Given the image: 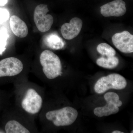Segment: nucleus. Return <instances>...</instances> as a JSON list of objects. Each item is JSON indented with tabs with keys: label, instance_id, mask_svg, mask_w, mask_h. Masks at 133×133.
I'll list each match as a JSON object with an SVG mask.
<instances>
[{
	"label": "nucleus",
	"instance_id": "1",
	"mask_svg": "<svg viewBox=\"0 0 133 133\" xmlns=\"http://www.w3.org/2000/svg\"><path fill=\"white\" fill-rule=\"evenodd\" d=\"M40 62L45 77L49 79L56 78L62 74V65L59 57L51 51L46 50L41 53Z\"/></svg>",
	"mask_w": 133,
	"mask_h": 133
},
{
	"label": "nucleus",
	"instance_id": "2",
	"mask_svg": "<svg viewBox=\"0 0 133 133\" xmlns=\"http://www.w3.org/2000/svg\"><path fill=\"white\" fill-rule=\"evenodd\" d=\"M78 113L73 108L66 107L62 109L49 111L46 113L45 117L57 127L71 125L77 118Z\"/></svg>",
	"mask_w": 133,
	"mask_h": 133
},
{
	"label": "nucleus",
	"instance_id": "3",
	"mask_svg": "<svg viewBox=\"0 0 133 133\" xmlns=\"http://www.w3.org/2000/svg\"><path fill=\"white\" fill-rule=\"evenodd\" d=\"M125 79L120 74H112L98 79L94 86V90L98 94L104 93L111 89L122 90L126 87Z\"/></svg>",
	"mask_w": 133,
	"mask_h": 133
},
{
	"label": "nucleus",
	"instance_id": "4",
	"mask_svg": "<svg viewBox=\"0 0 133 133\" xmlns=\"http://www.w3.org/2000/svg\"><path fill=\"white\" fill-rule=\"evenodd\" d=\"M43 102L42 98L35 90L29 88L22 99L21 106L28 113L37 114L42 109Z\"/></svg>",
	"mask_w": 133,
	"mask_h": 133
},
{
	"label": "nucleus",
	"instance_id": "5",
	"mask_svg": "<svg viewBox=\"0 0 133 133\" xmlns=\"http://www.w3.org/2000/svg\"><path fill=\"white\" fill-rule=\"evenodd\" d=\"M49 12L48 5L41 4L36 7L34 11V21L39 31L45 32L51 28L54 19L51 15L47 14Z\"/></svg>",
	"mask_w": 133,
	"mask_h": 133
},
{
	"label": "nucleus",
	"instance_id": "6",
	"mask_svg": "<svg viewBox=\"0 0 133 133\" xmlns=\"http://www.w3.org/2000/svg\"><path fill=\"white\" fill-rule=\"evenodd\" d=\"M23 67L22 62L16 58H4L0 61V78L17 76L22 72Z\"/></svg>",
	"mask_w": 133,
	"mask_h": 133
},
{
	"label": "nucleus",
	"instance_id": "7",
	"mask_svg": "<svg viewBox=\"0 0 133 133\" xmlns=\"http://www.w3.org/2000/svg\"><path fill=\"white\" fill-rule=\"evenodd\" d=\"M112 40L114 45L121 52L126 53L133 52V36L129 31L115 33Z\"/></svg>",
	"mask_w": 133,
	"mask_h": 133
},
{
	"label": "nucleus",
	"instance_id": "8",
	"mask_svg": "<svg viewBox=\"0 0 133 133\" xmlns=\"http://www.w3.org/2000/svg\"><path fill=\"white\" fill-rule=\"evenodd\" d=\"M126 12V3L122 0H115L101 7V13L105 17L122 16Z\"/></svg>",
	"mask_w": 133,
	"mask_h": 133
},
{
	"label": "nucleus",
	"instance_id": "9",
	"mask_svg": "<svg viewBox=\"0 0 133 133\" xmlns=\"http://www.w3.org/2000/svg\"><path fill=\"white\" fill-rule=\"evenodd\" d=\"M82 26L83 22L81 19L78 17L72 18L69 23H64L61 27L63 37L66 40L73 39L79 34Z\"/></svg>",
	"mask_w": 133,
	"mask_h": 133
},
{
	"label": "nucleus",
	"instance_id": "10",
	"mask_svg": "<svg viewBox=\"0 0 133 133\" xmlns=\"http://www.w3.org/2000/svg\"><path fill=\"white\" fill-rule=\"evenodd\" d=\"M10 27L15 35L20 38H24L28 35V29L26 23L19 17L13 15L10 17Z\"/></svg>",
	"mask_w": 133,
	"mask_h": 133
},
{
	"label": "nucleus",
	"instance_id": "11",
	"mask_svg": "<svg viewBox=\"0 0 133 133\" xmlns=\"http://www.w3.org/2000/svg\"><path fill=\"white\" fill-rule=\"evenodd\" d=\"M46 45L53 50H59L63 48L65 45L64 41L57 34L51 33L46 36L44 39Z\"/></svg>",
	"mask_w": 133,
	"mask_h": 133
},
{
	"label": "nucleus",
	"instance_id": "12",
	"mask_svg": "<svg viewBox=\"0 0 133 133\" xmlns=\"http://www.w3.org/2000/svg\"><path fill=\"white\" fill-rule=\"evenodd\" d=\"M119 107L107 102V104L104 106L95 108L94 110V113L98 117H101L115 114L119 112Z\"/></svg>",
	"mask_w": 133,
	"mask_h": 133
},
{
	"label": "nucleus",
	"instance_id": "13",
	"mask_svg": "<svg viewBox=\"0 0 133 133\" xmlns=\"http://www.w3.org/2000/svg\"><path fill=\"white\" fill-rule=\"evenodd\" d=\"M5 131L7 133H29L30 132L19 122L15 120L9 121L5 126Z\"/></svg>",
	"mask_w": 133,
	"mask_h": 133
},
{
	"label": "nucleus",
	"instance_id": "14",
	"mask_svg": "<svg viewBox=\"0 0 133 133\" xmlns=\"http://www.w3.org/2000/svg\"><path fill=\"white\" fill-rule=\"evenodd\" d=\"M96 63L98 65L103 68L113 69L118 66L119 60L118 58L115 56L107 58L101 57L97 59Z\"/></svg>",
	"mask_w": 133,
	"mask_h": 133
},
{
	"label": "nucleus",
	"instance_id": "15",
	"mask_svg": "<svg viewBox=\"0 0 133 133\" xmlns=\"http://www.w3.org/2000/svg\"><path fill=\"white\" fill-rule=\"evenodd\" d=\"M98 52L103 56L107 57L114 56L116 54L114 48L106 43H101L98 45L97 48Z\"/></svg>",
	"mask_w": 133,
	"mask_h": 133
},
{
	"label": "nucleus",
	"instance_id": "16",
	"mask_svg": "<svg viewBox=\"0 0 133 133\" xmlns=\"http://www.w3.org/2000/svg\"><path fill=\"white\" fill-rule=\"evenodd\" d=\"M105 100L108 103H111L115 105L117 107L121 106L122 104L121 101L119 100V98L118 95L115 93L113 92H108L105 94Z\"/></svg>",
	"mask_w": 133,
	"mask_h": 133
},
{
	"label": "nucleus",
	"instance_id": "17",
	"mask_svg": "<svg viewBox=\"0 0 133 133\" xmlns=\"http://www.w3.org/2000/svg\"><path fill=\"white\" fill-rule=\"evenodd\" d=\"M9 17V12L7 10L5 9H0V24L7 21Z\"/></svg>",
	"mask_w": 133,
	"mask_h": 133
},
{
	"label": "nucleus",
	"instance_id": "18",
	"mask_svg": "<svg viewBox=\"0 0 133 133\" xmlns=\"http://www.w3.org/2000/svg\"><path fill=\"white\" fill-rule=\"evenodd\" d=\"M8 0H0V6H3L7 4Z\"/></svg>",
	"mask_w": 133,
	"mask_h": 133
},
{
	"label": "nucleus",
	"instance_id": "19",
	"mask_svg": "<svg viewBox=\"0 0 133 133\" xmlns=\"http://www.w3.org/2000/svg\"><path fill=\"white\" fill-rule=\"evenodd\" d=\"M112 133H124L123 132H121V131H115L112 132Z\"/></svg>",
	"mask_w": 133,
	"mask_h": 133
},
{
	"label": "nucleus",
	"instance_id": "20",
	"mask_svg": "<svg viewBox=\"0 0 133 133\" xmlns=\"http://www.w3.org/2000/svg\"><path fill=\"white\" fill-rule=\"evenodd\" d=\"M133 132V131H132V132H131V133H132Z\"/></svg>",
	"mask_w": 133,
	"mask_h": 133
}]
</instances>
